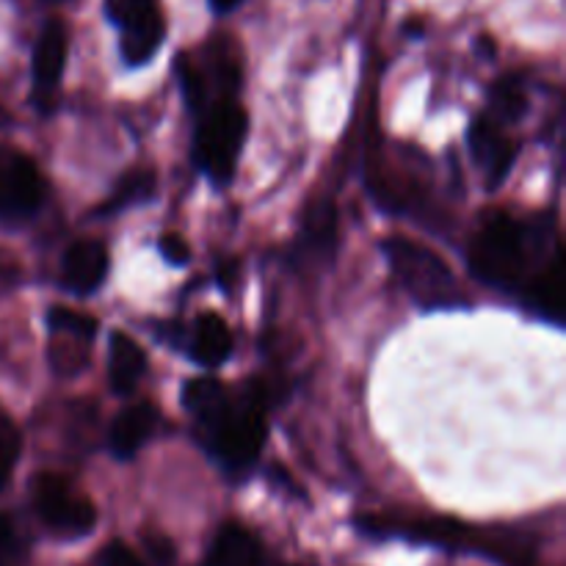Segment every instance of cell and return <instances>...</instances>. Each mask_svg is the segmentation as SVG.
I'll return each mask as SVG.
<instances>
[{
  "label": "cell",
  "instance_id": "obj_1",
  "mask_svg": "<svg viewBox=\"0 0 566 566\" xmlns=\"http://www.w3.org/2000/svg\"><path fill=\"white\" fill-rule=\"evenodd\" d=\"M274 387L249 379L241 390H230L213 376H199L182 385V407L197 423V440L230 473H247L265 446V412Z\"/></svg>",
  "mask_w": 566,
  "mask_h": 566
},
{
  "label": "cell",
  "instance_id": "obj_2",
  "mask_svg": "<svg viewBox=\"0 0 566 566\" xmlns=\"http://www.w3.org/2000/svg\"><path fill=\"white\" fill-rule=\"evenodd\" d=\"M553 221H514L512 216L495 213L481 224L470 241L468 263L470 271L484 285L497 291H523L525 282L558 254Z\"/></svg>",
  "mask_w": 566,
  "mask_h": 566
},
{
  "label": "cell",
  "instance_id": "obj_3",
  "mask_svg": "<svg viewBox=\"0 0 566 566\" xmlns=\"http://www.w3.org/2000/svg\"><path fill=\"white\" fill-rule=\"evenodd\" d=\"M381 249H385L387 263H390L396 280L401 282V287L418 307H468V298H464L457 276H453V271L448 269V263L434 249L423 247L418 241H409V238H387Z\"/></svg>",
  "mask_w": 566,
  "mask_h": 566
},
{
  "label": "cell",
  "instance_id": "obj_4",
  "mask_svg": "<svg viewBox=\"0 0 566 566\" xmlns=\"http://www.w3.org/2000/svg\"><path fill=\"white\" fill-rule=\"evenodd\" d=\"M247 133L249 116L238 105V99L210 105L197 116L193 160L213 186H227L232 180L238 160H241V149L247 144Z\"/></svg>",
  "mask_w": 566,
  "mask_h": 566
},
{
  "label": "cell",
  "instance_id": "obj_5",
  "mask_svg": "<svg viewBox=\"0 0 566 566\" xmlns=\"http://www.w3.org/2000/svg\"><path fill=\"white\" fill-rule=\"evenodd\" d=\"M33 512L61 539H81L97 525V509L64 475L42 473L31 481Z\"/></svg>",
  "mask_w": 566,
  "mask_h": 566
},
{
  "label": "cell",
  "instance_id": "obj_6",
  "mask_svg": "<svg viewBox=\"0 0 566 566\" xmlns=\"http://www.w3.org/2000/svg\"><path fill=\"white\" fill-rule=\"evenodd\" d=\"M48 197V182L31 158L20 149L0 147V221H28Z\"/></svg>",
  "mask_w": 566,
  "mask_h": 566
},
{
  "label": "cell",
  "instance_id": "obj_7",
  "mask_svg": "<svg viewBox=\"0 0 566 566\" xmlns=\"http://www.w3.org/2000/svg\"><path fill=\"white\" fill-rule=\"evenodd\" d=\"M468 144L470 155H473V164L484 175L486 188L490 191L501 188L506 182L509 171H512L514 160H517V144L490 116H479V119L470 122Z\"/></svg>",
  "mask_w": 566,
  "mask_h": 566
},
{
  "label": "cell",
  "instance_id": "obj_8",
  "mask_svg": "<svg viewBox=\"0 0 566 566\" xmlns=\"http://www.w3.org/2000/svg\"><path fill=\"white\" fill-rule=\"evenodd\" d=\"M64 64H66V28L61 20H48L44 22L42 33H39L36 44H33V103L39 105V111H53L50 105H55V92H59V83L64 77Z\"/></svg>",
  "mask_w": 566,
  "mask_h": 566
},
{
  "label": "cell",
  "instance_id": "obj_9",
  "mask_svg": "<svg viewBox=\"0 0 566 566\" xmlns=\"http://www.w3.org/2000/svg\"><path fill=\"white\" fill-rule=\"evenodd\" d=\"M337 249V210L329 199H318L307 208L302 219V235L293 247V263L324 265Z\"/></svg>",
  "mask_w": 566,
  "mask_h": 566
},
{
  "label": "cell",
  "instance_id": "obj_10",
  "mask_svg": "<svg viewBox=\"0 0 566 566\" xmlns=\"http://www.w3.org/2000/svg\"><path fill=\"white\" fill-rule=\"evenodd\" d=\"M108 276V249L99 241H75L61 263V285L75 296H88Z\"/></svg>",
  "mask_w": 566,
  "mask_h": 566
},
{
  "label": "cell",
  "instance_id": "obj_11",
  "mask_svg": "<svg viewBox=\"0 0 566 566\" xmlns=\"http://www.w3.org/2000/svg\"><path fill=\"white\" fill-rule=\"evenodd\" d=\"M525 307L534 310L539 318L551 321L553 326L564 324V260L562 252L553 254L520 291Z\"/></svg>",
  "mask_w": 566,
  "mask_h": 566
},
{
  "label": "cell",
  "instance_id": "obj_12",
  "mask_svg": "<svg viewBox=\"0 0 566 566\" xmlns=\"http://www.w3.org/2000/svg\"><path fill=\"white\" fill-rule=\"evenodd\" d=\"M158 420H160L158 409L147 401L122 409V412L116 415L114 423H111V431H108L111 453H114L116 459H122V462L136 457V453L153 440L155 429H158Z\"/></svg>",
  "mask_w": 566,
  "mask_h": 566
},
{
  "label": "cell",
  "instance_id": "obj_13",
  "mask_svg": "<svg viewBox=\"0 0 566 566\" xmlns=\"http://www.w3.org/2000/svg\"><path fill=\"white\" fill-rule=\"evenodd\" d=\"M188 335V357L199 365V368H219L232 352V335L230 326L224 324V318L216 313H202L191 324V329H186Z\"/></svg>",
  "mask_w": 566,
  "mask_h": 566
},
{
  "label": "cell",
  "instance_id": "obj_14",
  "mask_svg": "<svg viewBox=\"0 0 566 566\" xmlns=\"http://www.w3.org/2000/svg\"><path fill=\"white\" fill-rule=\"evenodd\" d=\"M147 370V354L125 332H111L108 337V381L116 396H130Z\"/></svg>",
  "mask_w": 566,
  "mask_h": 566
},
{
  "label": "cell",
  "instance_id": "obj_15",
  "mask_svg": "<svg viewBox=\"0 0 566 566\" xmlns=\"http://www.w3.org/2000/svg\"><path fill=\"white\" fill-rule=\"evenodd\" d=\"M166 36V20L158 9L127 22L119 36V55L127 66H142L158 53Z\"/></svg>",
  "mask_w": 566,
  "mask_h": 566
},
{
  "label": "cell",
  "instance_id": "obj_16",
  "mask_svg": "<svg viewBox=\"0 0 566 566\" xmlns=\"http://www.w3.org/2000/svg\"><path fill=\"white\" fill-rule=\"evenodd\" d=\"M260 562H263V547L258 536L243 525L227 523L216 534L205 566H260Z\"/></svg>",
  "mask_w": 566,
  "mask_h": 566
},
{
  "label": "cell",
  "instance_id": "obj_17",
  "mask_svg": "<svg viewBox=\"0 0 566 566\" xmlns=\"http://www.w3.org/2000/svg\"><path fill=\"white\" fill-rule=\"evenodd\" d=\"M155 193V171L153 169H133L127 175L119 177L116 188L111 191V197L94 210V216H114L122 213L127 208H136V205L149 202Z\"/></svg>",
  "mask_w": 566,
  "mask_h": 566
},
{
  "label": "cell",
  "instance_id": "obj_18",
  "mask_svg": "<svg viewBox=\"0 0 566 566\" xmlns=\"http://www.w3.org/2000/svg\"><path fill=\"white\" fill-rule=\"evenodd\" d=\"M528 108V97H525V86L517 75H506L501 81L492 83L490 88V119L497 125H514L525 116Z\"/></svg>",
  "mask_w": 566,
  "mask_h": 566
},
{
  "label": "cell",
  "instance_id": "obj_19",
  "mask_svg": "<svg viewBox=\"0 0 566 566\" xmlns=\"http://www.w3.org/2000/svg\"><path fill=\"white\" fill-rule=\"evenodd\" d=\"M50 368L59 376H77L88 365V346L92 343L70 335H50Z\"/></svg>",
  "mask_w": 566,
  "mask_h": 566
},
{
  "label": "cell",
  "instance_id": "obj_20",
  "mask_svg": "<svg viewBox=\"0 0 566 566\" xmlns=\"http://www.w3.org/2000/svg\"><path fill=\"white\" fill-rule=\"evenodd\" d=\"M48 329H50V335H70V337H81V340L92 343L94 337H97L99 324H97V318L81 313V310L50 307Z\"/></svg>",
  "mask_w": 566,
  "mask_h": 566
},
{
  "label": "cell",
  "instance_id": "obj_21",
  "mask_svg": "<svg viewBox=\"0 0 566 566\" xmlns=\"http://www.w3.org/2000/svg\"><path fill=\"white\" fill-rule=\"evenodd\" d=\"M20 431H17L14 420L0 407V490L9 484L11 473H14L17 459H20Z\"/></svg>",
  "mask_w": 566,
  "mask_h": 566
},
{
  "label": "cell",
  "instance_id": "obj_22",
  "mask_svg": "<svg viewBox=\"0 0 566 566\" xmlns=\"http://www.w3.org/2000/svg\"><path fill=\"white\" fill-rule=\"evenodd\" d=\"M153 9H158V0H105L103 3L105 17L119 28H125L127 22L138 20V17Z\"/></svg>",
  "mask_w": 566,
  "mask_h": 566
},
{
  "label": "cell",
  "instance_id": "obj_23",
  "mask_svg": "<svg viewBox=\"0 0 566 566\" xmlns=\"http://www.w3.org/2000/svg\"><path fill=\"white\" fill-rule=\"evenodd\" d=\"M158 249L160 254H164L166 263L177 265V269L191 263V247H188L180 235H175V232H164V235L158 238Z\"/></svg>",
  "mask_w": 566,
  "mask_h": 566
},
{
  "label": "cell",
  "instance_id": "obj_24",
  "mask_svg": "<svg viewBox=\"0 0 566 566\" xmlns=\"http://www.w3.org/2000/svg\"><path fill=\"white\" fill-rule=\"evenodd\" d=\"M99 566H144L142 558L125 545V542H108L97 556Z\"/></svg>",
  "mask_w": 566,
  "mask_h": 566
},
{
  "label": "cell",
  "instance_id": "obj_25",
  "mask_svg": "<svg viewBox=\"0 0 566 566\" xmlns=\"http://www.w3.org/2000/svg\"><path fill=\"white\" fill-rule=\"evenodd\" d=\"M20 562V545L9 520L0 514V566H17Z\"/></svg>",
  "mask_w": 566,
  "mask_h": 566
},
{
  "label": "cell",
  "instance_id": "obj_26",
  "mask_svg": "<svg viewBox=\"0 0 566 566\" xmlns=\"http://www.w3.org/2000/svg\"><path fill=\"white\" fill-rule=\"evenodd\" d=\"M208 3L216 14H227V11H235L243 0H208Z\"/></svg>",
  "mask_w": 566,
  "mask_h": 566
},
{
  "label": "cell",
  "instance_id": "obj_27",
  "mask_svg": "<svg viewBox=\"0 0 566 566\" xmlns=\"http://www.w3.org/2000/svg\"><path fill=\"white\" fill-rule=\"evenodd\" d=\"M48 3H59V0H48Z\"/></svg>",
  "mask_w": 566,
  "mask_h": 566
}]
</instances>
